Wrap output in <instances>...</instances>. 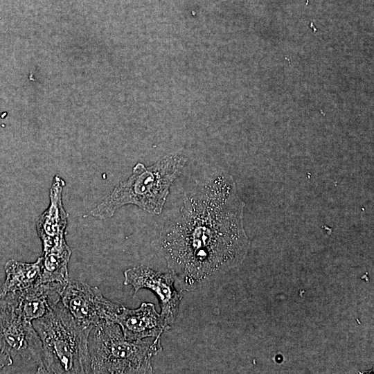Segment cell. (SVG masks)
Returning a JSON list of instances; mask_svg holds the SVG:
<instances>
[{
	"mask_svg": "<svg viewBox=\"0 0 374 374\" xmlns=\"http://www.w3.org/2000/svg\"><path fill=\"white\" fill-rule=\"evenodd\" d=\"M71 251L67 244L42 254L41 283H65L69 279L68 264Z\"/></svg>",
	"mask_w": 374,
	"mask_h": 374,
	"instance_id": "cell-12",
	"label": "cell"
},
{
	"mask_svg": "<svg viewBox=\"0 0 374 374\" xmlns=\"http://www.w3.org/2000/svg\"><path fill=\"white\" fill-rule=\"evenodd\" d=\"M186 162V157L172 153L149 167L137 163L131 176L118 183L87 215L99 220L111 218L118 209L127 204L136 205L151 214H160L170 187L181 173Z\"/></svg>",
	"mask_w": 374,
	"mask_h": 374,
	"instance_id": "cell-2",
	"label": "cell"
},
{
	"mask_svg": "<svg viewBox=\"0 0 374 374\" xmlns=\"http://www.w3.org/2000/svg\"><path fill=\"white\" fill-rule=\"evenodd\" d=\"M32 323L42 341L44 373H89L91 328L78 323L60 301Z\"/></svg>",
	"mask_w": 374,
	"mask_h": 374,
	"instance_id": "cell-3",
	"label": "cell"
},
{
	"mask_svg": "<svg viewBox=\"0 0 374 374\" xmlns=\"http://www.w3.org/2000/svg\"><path fill=\"white\" fill-rule=\"evenodd\" d=\"M88 348L89 373H152V358L162 350L160 337L127 339L121 327L109 320L91 328Z\"/></svg>",
	"mask_w": 374,
	"mask_h": 374,
	"instance_id": "cell-4",
	"label": "cell"
},
{
	"mask_svg": "<svg viewBox=\"0 0 374 374\" xmlns=\"http://www.w3.org/2000/svg\"><path fill=\"white\" fill-rule=\"evenodd\" d=\"M121 328L124 337L129 340L161 337L168 330V326L151 303H142L136 309H129L121 305L113 319Z\"/></svg>",
	"mask_w": 374,
	"mask_h": 374,
	"instance_id": "cell-10",
	"label": "cell"
},
{
	"mask_svg": "<svg viewBox=\"0 0 374 374\" xmlns=\"http://www.w3.org/2000/svg\"><path fill=\"white\" fill-rule=\"evenodd\" d=\"M244 207L232 177L223 170L185 194L161 241L168 270L181 290H193L243 261L249 246Z\"/></svg>",
	"mask_w": 374,
	"mask_h": 374,
	"instance_id": "cell-1",
	"label": "cell"
},
{
	"mask_svg": "<svg viewBox=\"0 0 374 374\" xmlns=\"http://www.w3.org/2000/svg\"><path fill=\"white\" fill-rule=\"evenodd\" d=\"M12 357L7 353L0 350V370L12 365Z\"/></svg>",
	"mask_w": 374,
	"mask_h": 374,
	"instance_id": "cell-13",
	"label": "cell"
},
{
	"mask_svg": "<svg viewBox=\"0 0 374 374\" xmlns=\"http://www.w3.org/2000/svg\"><path fill=\"white\" fill-rule=\"evenodd\" d=\"M60 302L78 323L91 328L102 320L112 321L122 305L104 297L98 287L69 278Z\"/></svg>",
	"mask_w": 374,
	"mask_h": 374,
	"instance_id": "cell-6",
	"label": "cell"
},
{
	"mask_svg": "<svg viewBox=\"0 0 374 374\" xmlns=\"http://www.w3.org/2000/svg\"><path fill=\"white\" fill-rule=\"evenodd\" d=\"M6 278L0 288V295L24 291L40 283L42 256L34 262H24L10 259L5 264Z\"/></svg>",
	"mask_w": 374,
	"mask_h": 374,
	"instance_id": "cell-11",
	"label": "cell"
},
{
	"mask_svg": "<svg viewBox=\"0 0 374 374\" xmlns=\"http://www.w3.org/2000/svg\"><path fill=\"white\" fill-rule=\"evenodd\" d=\"M65 185V181L60 175L54 176L49 190V205L35 221L43 253L66 243L65 234L69 214L62 202Z\"/></svg>",
	"mask_w": 374,
	"mask_h": 374,
	"instance_id": "cell-8",
	"label": "cell"
},
{
	"mask_svg": "<svg viewBox=\"0 0 374 374\" xmlns=\"http://www.w3.org/2000/svg\"><path fill=\"white\" fill-rule=\"evenodd\" d=\"M65 283L47 282L17 292L0 295L25 319L32 321L43 317L60 301Z\"/></svg>",
	"mask_w": 374,
	"mask_h": 374,
	"instance_id": "cell-9",
	"label": "cell"
},
{
	"mask_svg": "<svg viewBox=\"0 0 374 374\" xmlns=\"http://www.w3.org/2000/svg\"><path fill=\"white\" fill-rule=\"evenodd\" d=\"M0 350L12 357L19 356L26 364L44 373L43 349L32 321L22 317L3 297H0Z\"/></svg>",
	"mask_w": 374,
	"mask_h": 374,
	"instance_id": "cell-5",
	"label": "cell"
},
{
	"mask_svg": "<svg viewBox=\"0 0 374 374\" xmlns=\"http://www.w3.org/2000/svg\"><path fill=\"white\" fill-rule=\"evenodd\" d=\"M125 285H132L134 296L141 289L155 294L161 306L160 314L170 326L175 322L182 299L181 291L176 289L175 276L172 271H155L145 266L133 267L124 271Z\"/></svg>",
	"mask_w": 374,
	"mask_h": 374,
	"instance_id": "cell-7",
	"label": "cell"
}]
</instances>
